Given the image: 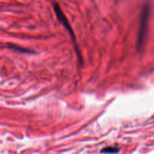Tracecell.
<instances>
[{
    "instance_id": "6da1fadb",
    "label": "cell",
    "mask_w": 154,
    "mask_h": 154,
    "mask_svg": "<svg viewBox=\"0 0 154 154\" xmlns=\"http://www.w3.org/2000/svg\"><path fill=\"white\" fill-rule=\"evenodd\" d=\"M149 12H150V8H149V5H146L144 7L142 14H141V26H140L139 33H138V40H137V48L138 50L142 49L144 43H145L147 32V23H148Z\"/></svg>"
},
{
    "instance_id": "7a4b0ae2",
    "label": "cell",
    "mask_w": 154,
    "mask_h": 154,
    "mask_svg": "<svg viewBox=\"0 0 154 154\" xmlns=\"http://www.w3.org/2000/svg\"><path fill=\"white\" fill-rule=\"evenodd\" d=\"M54 11H55L56 15H57V19L59 20L60 23L63 24V26L68 30V32H69V34L71 35V36L72 37V39L74 41H75V35H74L73 30H72V27H71L70 23H69V20H68L67 17H66L65 14L63 13V10L60 8V5L57 4V3H54Z\"/></svg>"
},
{
    "instance_id": "3957f363",
    "label": "cell",
    "mask_w": 154,
    "mask_h": 154,
    "mask_svg": "<svg viewBox=\"0 0 154 154\" xmlns=\"http://www.w3.org/2000/svg\"><path fill=\"white\" fill-rule=\"evenodd\" d=\"M120 149L117 147H112V146H109V147H105L101 150L102 153H106V154H114L118 153Z\"/></svg>"
},
{
    "instance_id": "277c9868",
    "label": "cell",
    "mask_w": 154,
    "mask_h": 154,
    "mask_svg": "<svg viewBox=\"0 0 154 154\" xmlns=\"http://www.w3.org/2000/svg\"><path fill=\"white\" fill-rule=\"evenodd\" d=\"M8 46L9 48H11V49L15 50V51H21V52H26V53H29V51L28 50L23 49V48H20V47L16 46V45H8Z\"/></svg>"
}]
</instances>
